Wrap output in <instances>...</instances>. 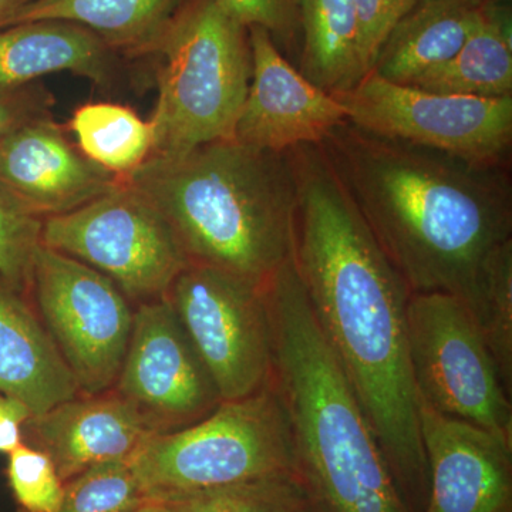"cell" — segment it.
<instances>
[{
  "label": "cell",
  "mask_w": 512,
  "mask_h": 512,
  "mask_svg": "<svg viewBox=\"0 0 512 512\" xmlns=\"http://www.w3.org/2000/svg\"><path fill=\"white\" fill-rule=\"evenodd\" d=\"M303 33L299 72L328 93H345L362 79L355 0H292Z\"/></svg>",
  "instance_id": "21"
},
{
  "label": "cell",
  "mask_w": 512,
  "mask_h": 512,
  "mask_svg": "<svg viewBox=\"0 0 512 512\" xmlns=\"http://www.w3.org/2000/svg\"><path fill=\"white\" fill-rule=\"evenodd\" d=\"M484 3H508L510 0H483Z\"/></svg>",
  "instance_id": "34"
},
{
  "label": "cell",
  "mask_w": 512,
  "mask_h": 512,
  "mask_svg": "<svg viewBox=\"0 0 512 512\" xmlns=\"http://www.w3.org/2000/svg\"><path fill=\"white\" fill-rule=\"evenodd\" d=\"M407 345L417 403L512 444L511 396L467 306L447 293H412Z\"/></svg>",
  "instance_id": "7"
},
{
  "label": "cell",
  "mask_w": 512,
  "mask_h": 512,
  "mask_svg": "<svg viewBox=\"0 0 512 512\" xmlns=\"http://www.w3.org/2000/svg\"><path fill=\"white\" fill-rule=\"evenodd\" d=\"M170 512H320L299 471L178 495Z\"/></svg>",
  "instance_id": "23"
},
{
  "label": "cell",
  "mask_w": 512,
  "mask_h": 512,
  "mask_svg": "<svg viewBox=\"0 0 512 512\" xmlns=\"http://www.w3.org/2000/svg\"><path fill=\"white\" fill-rule=\"evenodd\" d=\"M288 156L296 183L293 268L407 510L424 512L429 468L407 345L412 291L322 146L295 147Z\"/></svg>",
  "instance_id": "1"
},
{
  "label": "cell",
  "mask_w": 512,
  "mask_h": 512,
  "mask_svg": "<svg viewBox=\"0 0 512 512\" xmlns=\"http://www.w3.org/2000/svg\"><path fill=\"white\" fill-rule=\"evenodd\" d=\"M147 501L298 471L291 423L271 384L198 423L150 434L128 458Z\"/></svg>",
  "instance_id": "5"
},
{
  "label": "cell",
  "mask_w": 512,
  "mask_h": 512,
  "mask_svg": "<svg viewBox=\"0 0 512 512\" xmlns=\"http://www.w3.org/2000/svg\"><path fill=\"white\" fill-rule=\"evenodd\" d=\"M131 512H170V508L165 503H158V501H147L146 504L138 507L137 510Z\"/></svg>",
  "instance_id": "33"
},
{
  "label": "cell",
  "mask_w": 512,
  "mask_h": 512,
  "mask_svg": "<svg viewBox=\"0 0 512 512\" xmlns=\"http://www.w3.org/2000/svg\"><path fill=\"white\" fill-rule=\"evenodd\" d=\"M153 55L160 70L151 156L181 157L232 140L252 76L247 26L217 0H185Z\"/></svg>",
  "instance_id": "4"
},
{
  "label": "cell",
  "mask_w": 512,
  "mask_h": 512,
  "mask_svg": "<svg viewBox=\"0 0 512 512\" xmlns=\"http://www.w3.org/2000/svg\"><path fill=\"white\" fill-rule=\"evenodd\" d=\"M410 87L423 92L500 99L512 96V18L508 3H485L454 57Z\"/></svg>",
  "instance_id": "20"
},
{
  "label": "cell",
  "mask_w": 512,
  "mask_h": 512,
  "mask_svg": "<svg viewBox=\"0 0 512 512\" xmlns=\"http://www.w3.org/2000/svg\"><path fill=\"white\" fill-rule=\"evenodd\" d=\"M420 0H355L357 55L362 74L375 66L377 55L392 30Z\"/></svg>",
  "instance_id": "28"
},
{
  "label": "cell",
  "mask_w": 512,
  "mask_h": 512,
  "mask_svg": "<svg viewBox=\"0 0 512 512\" xmlns=\"http://www.w3.org/2000/svg\"><path fill=\"white\" fill-rule=\"evenodd\" d=\"M70 128L83 156L119 178L136 171L153 153V126L130 107L84 104L74 111Z\"/></svg>",
  "instance_id": "22"
},
{
  "label": "cell",
  "mask_w": 512,
  "mask_h": 512,
  "mask_svg": "<svg viewBox=\"0 0 512 512\" xmlns=\"http://www.w3.org/2000/svg\"><path fill=\"white\" fill-rule=\"evenodd\" d=\"M218 5L241 25L261 26L271 36L288 42L299 29L292 0H217Z\"/></svg>",
  "instance_id": "29"
},
{
  "label": "cell",
  "mask_w": 512,
  "mask_h": 512,
  "mask_svg": "<svg viewBox=\"0 0 512 512\" xmlns=\"http://www.w3.org/2000/svg\"><path fill=\"white\" fill-rule=\"evenodd\" d=\"M25 296L0 278V393L37 416L80 392Z\"/></svg>",
  "instance_id": "17"
},
{
  "label": "cell",
  "mask_w": 512,
  "mask_h": 512,
  "mask_svg": "<svg viewBox=\"0 0 512 512\" xmlns=\"http://www.w3.org/2000/svg\"><path fill=\"white\" fill-rule=\"evenodd\" d=\"M146 503L127 461H109L64 483L56 512H131Z\"/></svg>",
  "instance_id": "25"
},
{
  "label": "cell",
  "mask_w": 512,
  "mask_h": 512,
  "mask_svg": "<svg viewBox=\"0 0 512 512\" xmlns=\"http://www.w3.org/2000/svg\"><path fill=\"white\" fill-rule=\"evenodd\" d=\"M117 55L76 23L35 20L8 26L0 29V96L53 73H73L106 86L116 77Z\"/></svg>",
  "instance_id": "16"
},
{
  "label": "cell",
  "mask_w": 512,
  "mask_h": 512,
  "mask_svg": "<svg viewBox=\"0 0 512 512\" xmlns=\"http://www.w3.org/2000/svg\"><path fill=\"white\" fill-rule=\"evenodd\" d=\"M28 295L80 394L113 389L126 357L134 309L111 279L40 244Z\"/></svg>",
  "instance_id": "8"
},
{
  "label": "cell",
  "mask_w": 512,
  "mask_h": 512,
  "mask_svg": "<svg viewBox=\"0 0 512 512\" xmlns=\"http://www.w3.org/2000/svg\"><path fill=\"white\" fill-rule=\"evenodd\" d=\"M113 390L153 434L192 426L222 402L165 298L134 308L133 332Z\"/></svg>",
  "instance_id": "11"
},
{
  "label": "cell",
  "mask_w": 512,
  "mask_h": 512,
  "mask_svg": "<svg viewBox=\"0 0 512 512\" xmlns=\"http://www.w3.org/2000/svg\"><path fill=\"white\" fill-rule=\"evenodd\" d=\"M320 146L410 291L447 293L473 312L491 259L512 241L505 167L375 136L349 121Z\"/></svg>",
  "instance_id": "2"
},
{
  "label": "cell",
  "mask_w": 512,
  "mask_h": 512,
  "mask_svg": "<svg viewBox=\"0 0 512 512\" xmlns=\"http://www.w3.org/2000/svg\"><path fill=\"white\" fill-rule=\"evenodd\" d=\"M20 92L0 96V140L19 124L45 114L47 99L28 97Z\"/></svg>",
  "instance_id": "31"
},
{
  "label": "cell",
  "mask_w": 512,
  "mask_h": 512,
  "mask_svg": "<svg viewBox=\"0 0 512 512\" xmlns=\"http://www.w3.org/2000/svg\"><path fill=\"white\" fill-rule=\"evenodd\" d=\"M121 180L161 212L188 264L264 285L291 259L296 183L288 153L214 141L181 157L151 156Z\"/></svg>",
  "instance_id": "3"
},
{
  "label": "cell",
  "mask_w": 512,
  "mask_h": 512,
  "mask_svg": "<svg viewBox=\"0 0 512 512\" xmlns=\"http://www.w3.org/2000/svg\"><path fill=\"white\" fill-rule=\"evenodd\" d=\"M185 0H33L9 26L64 20L90 30L116 53H154Z\"/></svg>",
  "instance_id": "19"
},
{
  "label": "cell",
  "mask_w": 512,
  "mask_h": 512,
  "mask_svg": "<svg viewBox=\"0 0 512 512\" xmlns=\"http://www.w3.org/2000/svg\"><path fill=\"white\" fill-rule=\"evenodd\" d=\"M150 434L134 407L111 389L79 394L30 417L23 443L47 454L67 483L97 464L128 461Z\"/></svg>",
  "instance_id": "15"
},
{
  "label": "cell",
  "mask_w": 512,
  "mask_h": 512,
  "mask_svg": "<svg viewBox=\"0 0 512 512\" xmlns=\"http://www.w3.org/2000/svg\"><path fill=\"white\" fill-rule=\"evenodd\" d=\"M417 404L429 468L424 512H512V444Z\"/></svg>",
  "instance_id": "13"
},
{
  "label": "cell",
  "mask_w": 512,
  "mask_h": 512,
  "mask_svg": "<svg viewBox=\"0 0 512 512\" xmlns=\"http://www.w3.org/2000/svg\"><path fill=\"white\" fill-rule=\"evenodd\" d=\"M471 316L493 356L507 393H512V241L498 249L484 276Z\"/></svg>",
  "instance_id": "24"
},
{
  "label": "cell",
  "mask_w": 512,
  "mask_h": 512,
  "mask_svg": "<svg viewBox=\"0 0 512 512\" xmlns=\"http://www.w3.org/2000/svg\"><path fill=\"white\" fill-rule=\"evenodd\" d=\"M40 244L106 275L136 306L164 299L188 266L161 212L121 178L83 207L45 218Z\"/></svg>",
  "instance_id": "6"
},
{
  "label": "cell",
  "mask_w": 512,
  "mask_h": 512,
  "mask_svg": "<svg viewBox=\"0 0 512 512\" xmlns=\"http://www.w3.org/2000/svg\"><path fill=\"white\" fill-rule=\"evenodd\" d=\"M484 5L483 0H420L387 37L370 72L410 86L456 55Z\"/></svg>",
  "instance_id": "18"
},
{
  "label": "cell",
  "mask_w": 512,
  "mask_h": 512,
  "mask_svg": "<svg viewBox=\"0 0 512 512\" xmlns=\"http://www.w3.org/2000/svg\"><path fill=\"white\" fill-rule=\"evenodd\" d=\"M333 96L353 126L468 163L505 167L512 146V96L500 99L423 92L369 72Z\"/></svg>",
  "instance_id": "9"
},
{
  "label": "cell",
  "mask_w": 512,
  "mask_h": 512,
  "mask_svg": "<svg viewBox=\"0 0 512 512\" xmlns=\"http://www.w3.org/2000/svg\"><path fill=\"white\" fill-rule=\"evenodd\" d=\"M117 181L74 148L47 113L0 140V191L42 220L83 207Z\"/></svg>",
  "instance_id": "14"
},
{
  "label": "cell",
  "mask_w": 512,
  "mask_h": 512,
  "mask_svg": "<svg viewBox=\"0 0 512 512\" xmlns=\"http://www.w3.org/2000/svg\"><path fill=\"white\" fill-rule=\"evenodd\" d=\"M42 224V218L0 191V278L23 295L29 293Z\"/></svg>",
  "instance_id": "26"
},
{
  "label": "cell",
  "mask_w": 512,
  "mask_h": 512,
  "mask_svg": "<svg viewBox=\"0 0 512 512\" xmlns=\"http://www.w3.org/2000/svg\"><path fill=\"white\" fill-rule=\"evenodd\" d=\"M33 0H0V29L8 28L10 20Z\"/></svg>",
  "instance_id": "32"
},
{
  "label": "cell",
  "mask_w": 512,
  "mask_h": 512,
  "mask_svg": "<svg viewBox=\"0 0 512 512\" xmlns=\"http://www.w3.org/2000/svg\"><path fill=\"white\" fill-rule=\"evenodd\" d=\"M222 402L271 382L272 340L264 285L188 264L165 295Z\"/></svg>",
  "instance_id": "10"
},
{
  "label": "cell",
  "mask_w": 512,
  "mask_h": 512,
  "mask_svg": "<svg viewBox=\"0 0 512 512\" xmlns=\"http://www.w3.org/2000/svg\"><path fill=\"white\" fill-rule=\"evenodd\" d=\"M8 456L9 484L20 510L56 512L63 500L64 483L50 457L25 443Z\"/></svg>",
  "instance_id": "27"
},
{
  "label": "cell",
  "mask_w": 512,
  "mask_h": 512,
  "mask_svg": "<svg viewBox=\"0 0 512 512\" xmlns=\"http://www.w3.org/2000/svg\"><path fill=\"white\" fill-rule=\"evenodd\" d=\"M30 417L25 403L0 393V453L9 454L23 443V426Z\"/></svg>",
  "instance_id": "30"
},
{
  "label": "cell",
  "mask_w": 512,
  "mask_h": 512,
  "mask_svg": "<svg viewBox=\"0 0 512 512\" xmlns=\"http://www.w3.org/2000/svg\"><path fill=\"white\" fill-rule=\"evenodd\" d=\"M248 32L251 83L232 140L251 150L284 154L319 146L348 123L345 106L291 66L268 30L251 26Z\"/></svg>",
  "instance_id": "12"
}]
</instances>
